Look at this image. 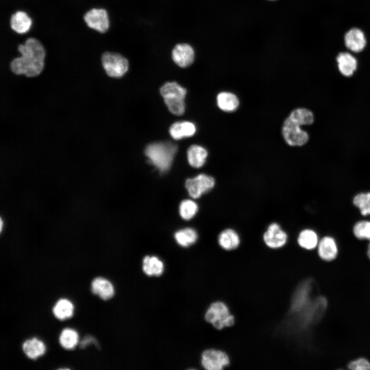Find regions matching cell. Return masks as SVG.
Listing matches in <instances>:
<instances>
[{"mask_svg":"<svg viewBox=\"0 0 370 370\" xmlns=\"http://www.w3.org/2000/svg\"><path fill=\"white\" fill-rule=\"evenodd\" d=\"M17 50L21 56L11 62L12 72L28 77L38 76L44 68L45 58V50L41 42L34 38H29L18 45Z\"/></svg>","mask_w":370,"mask_h":370,"instance_id":"6da1fadb","label":"cell"},{"mask_svg":"<svg viewBox=\"0 0 370 370\" xmlns=\"http://www.w3.org/2000/svg\"><path fill=\"white\" fill-rule=\"evenodd\" d=\"M312 112L305 108H298L289 114L284 122L282 135L286 142L290 146H302L309 139L308 133L301 126L310 125L314 121Z\"/></svg>","mask_w":370,"mask_h":370,"instance_id":"7a4b0ae2","label":"cell"},{"mask_svg":"<svg viewBox=\"0 0 370 370\" xmlns=\"http://www.w3.org/2000/svg\"><path fill=\"white\" fill-rule=\"evenodd\" d=\"M177 151L176 144L170 142H155L149 144L145 154L150 162L161 173L168 171Z\"/></svg>","mask_w":370,"mask_h":370,"instance_id":"3957f363","label":"cell"},{"mask_svg":"<svg viewBox=\"0 0 370 370\" xmlns=\"http://www.w3.org/2000/svg\"><path fill=\"white\" fill-rule=\"evenodd\" d=\"M205 319L218 330L231 327L235 322V317L229 306L221 301H214L210 304L206 310Z\"/></svg>","mask_w":370,"mask_h":370,"instance_id":"277c9868","label":"cell"},{"mask_svg":"<svg viewBox=\"0 0 370 370\" xmlns=\"http://www.w3.org/2000/svg\"><path fill=\"white\" fill-rule=\"evenodd\" d=\"M101 62L106 73L110 77H121L128 68L127 60L117 53L104 52L101 57Z\"/></svg>","mask_w":370,"mask_h":370,"instance_id":"5b68a950","label":"cell"},{"mask_svg":"<svg viewBox=\"0 0 370 370\" xmlns=\"http://www.w3.org/2000/svg\"><path fill=\"white\" fill-rule=\"evenodd\" d=\"M230 363V358L228 354L220 349H207L201 354V365L207 370L228 369Z\"/></svg>","mask_w":370,"mask_h":370,"instance_id":"8992f818","label":"cell"},{"mask_svg":"<svg viewBox=\"0 0 370 370\" xmlns=\"http://www.w3.org/2000/svg\"><path fill=\"white\" fill-rule=\"evenodd\" d=\"M214 178L205 174H200L192 178H188L185 187L190 196L198 198L203 194L210 192L214 187Z\"/></svg>","mask_w":370,"mask_h":370,"instance_id":"52a82bcc","label":"cell"},{"mask_svg":"<svg viewBox=\"0 0 370 370\" xmlns=\"http://www.w3.org/2000/svg\"><path fill=\"white\" fill-rule=\"evenodd\" d=\"M87 26L100 33H105L109 27L108 15L106 10L103 8H92L83 16Z\"/></svg>","mask_w":370,"mask_h":370,"instance_id":"ba28073f","label":"cell"},{"mask_svg":"<svg viewBox=\"0 0 370 370\" xmlns=\"http://www.w3.org/2000/svg\"><path fill=\"white\" fill-rule=\"evenodd\" d=\"M263 240L268 248L278 249L284 247L288 240L286 232L277 223H271L263 234Z\"/></svg>","mask_w":370,"mask_h":370,"instance_id":"9c48e42d","label":"cell"},{"mask_svg":"<svg viewBox=\"0 0 370 370\" xmlns=\"http://www.w3.org/2000/svg\"><path fill=\"white\" fill-rule=\"evenodd\" d=\"M174 62L181 67L190 66L194 59V51L191 45L186 43L176 45L172 50Z\"/></svg>","mask_w":370,"mask_h":370,"instance_id":"30bf717a","label":"cell"},{"mask_svg":"<svg viewBox=\"0 0 370 370\" xmlns=\"http://www.w3.org/2000/svg\"><path fill=\"white\" fill-rule=\"evenodd\" d=\"M346 47L354 52L362 51L366 46V40L363 32L357 28L348 31L344 36Z\"/></svg>","mask_w":370,"mask_h":370,"instance_id":"8fae6325","label":"cell"},{"mask_svg":"<svg viewBox=\"0 0 370 370\" xmlns=\"http://www.w3.org/2000/svg\"><path fill=\"white\" fill-rule=\"evenodd\" d=\"M91 292L103 300L111 299L115 294V288L108 280L103 277H96L91 283Z\"/></svg>","mask_w":370,"mask_h":370,"instance_id":"7c38bea8","label":"cell"},{"mask_svg":"<svg viewBox=\"0 0 370 370\" xmlns=\"http://www.w3.org/2000/svg\"><path fill=\"white\" fill-rule=\"evenodd\" d=\"M336 60L339 71L344 77L352 76L357 69V60L349 52L339 53L336 58Z\"/></svg>","mask_w":370,"mask_h":370,"instance_id":"4fadbf2b","label":"cell"},{"mask_svg":"<svg viewBox=\"0 0 370 370\" xmlns=\"http://www.w3.org/2000/svg\"><path fill=\"white\" fill-rule=\"evenodd\" d=\"M218 243L223 250L233 251L239 247L240 238L239 234L235 230L227 228L219 234Z\"/></svg>","mask_w":370,"mask_h":370,"instance_id":"5bb4252c","label":"cell"},{"mask_svg":"<svg viewBox=\"0 0 370 370\" xmlns=\"http://www.w3.org/2000/svg\"><path fill=\"white\" fill-rule=\"evenodd\" d=\"M32 25V20L23 11H17L12 14L10 19V26L12 30L18 34L27 32Z\"/></svg>","mask_w":370,"mask_h":370,"instance_id":"9a60e30c","label":"cell"},{"mask_svg":"<svg viewBox=\"0 0 370 370\" xmlns=\"http://www.w3.org/2000/svg\"><path fill=\"white\" fill-rule=\"evenodd\" d=\"M318 252L323 260L330 261L334 260L338 254V248L335 239L329 236L323 237L318 243Z\"/></svg>","mask_w":370,"mask_h":370,"instance_id":"2e32d148","label":"cell"},{"mask_svg":"<svg viewBox=\"0 0 370 370\" xmlns=\"http://www.w3.org/2000/svg\"><path fill=\"white\" fill-rule=\"evenodd\" d=\"M160 93L164 101L184 100L187 90L176 82H168L161 87Z\"/></svg>","mask_w":370,"mask_h":370,"instance_id":"e0dca14e","label":"cell"},{"mask_svg":"<svg viewBox=\"0 0 370 370\" xmlns=\"http://www.w3.org/2000/svg\"><path fill=\"white\" fill-rule=\"evenodd\" d=\"M22 350L28 358L35 360L45 354L46 347L41 340L36 338H32L23 342Z\"/></svg>","mask_w":370,"mask_h":370,"instance_id":"ac0fdd59","label":"cell"},{"mask_svg":"<svg viewBox=\"0 0 370 370\" xmlns=\"http://www.w3.org/2000/svg\"><path fill=\"white\" fill-rule=\"evenodd\" d=\"M163 263L156 256H145L142 261V270L148 276H158L164 271Z\"/></svg>","mask_w":370,"mask_h":370,"instance_id":"d6986e66","label":"cell"},{"mask_svg":"<svg viewBox=\"0 0 370 370\" xmlns=\"http://www.w3.org/2000/svg\"><path fill=\"white\" fill-rule=\"evenodd\" d=\"M207 156V151L198 145L190 146L187 151L188 162L190 165L194 168H199L202 166L206 162Z\"/></svg>","mask_w":370,"mask_h":370,"instance_id":"ffe728a7","label":"cell"},{"mask_svg":"<svg viewBox=\"0 0 370 370\" xmlns=\"http://www.w3.org/2000/svg\"><path fill=\"white\" fill-rule=\"evenodd\" d=\"M196 128L194 124L190 122H177L173 124L169 132L175 139H180L184 137L192 136L194 134Z\"/></svg>","mask_w":370,"mask_h":370,"instance_id":"44dd1931","label":"cell"},{"mask_svg":"<svg viewBox=\"0 0 370 370\" xmlns=\"http://www.w3.org/2000/svg\"><path fill=\"white\" fill-rule=\"evenodd\" d=\"M217 104L222 110L231 112L235 110L239 105V100L237 96L230 92L223 91L218 94Z\"/></svg>","mask_w":370,"mask_h":370,"instance_id":"7402d4cb","label":"cell"},{"mask_svg":"<svg viewBox=\"0 0 370 370\" xmlns=\"http://www.w3.org/2000/svg\"><path fill=\"white\" fill-rule=\"evenodd\" d=\"M73 310V304L66 299L59 300L52 308L54 317L60 320H64L72 317Z\"/></svg>","mask_w":370,"mask_h":370,"instance_id":"603a6c76","label":"cell"},{"mask_svg":"<svg viewBox=\"0 0 370 370\" xmlns=\"http://www.w3.org/2000/svg\"><path fill=\"white\" fill-rule=\"evenodd\" d=\"M297 242L301 248L308 250L314 249L319 243L317 233L313 230L308 229L300 232Z\"/></svg>","mask_w":370,"mask_h":370,"instance_id":"cb8c5ba5","label":"cell"},{"mask_svg":"<svg viewBox=\"0 0 370 370\" xmlns=\"http://www.w3.org/2000/svg\"><path fill=\"white\" fill-rule=\"evenodd\" d=\"M174 237L180 246L188 247L196 242L198 235L194 229L186 228L177 231L174 234Z\"/></svg>","mask_w":370,"mask_h":370,"instance_id":"d4e9b609","label":"cell"},{"mask_svg":"<svg viewBox=\"0 0 370 370\" xmlns=\"http://www.w3.org/2000/svg\"><path fill=\"white\" fill-rule=\"evenodd\" d=\"M78 341L77 332L71 328L63 329L59 336V343L66 349H73L78 344Z\"/></svg>","mask_w":370,"mask_h":370,"instance_id":"484cf974","label":"cell"},{"mask_svg":"<svg viewBox=\"0 0 370 370\" xmlns=\"http://www.w3.org/2000/svg\"><path fill=\"white\" fill-rule=\"evenodd\" d=\"M198 209L197 204L191 199L182 201L179 207L180 216L185 220H189L197 213Z\"/></svg>","mask_w":370,"mask_h":370,"instance_id":"4316f807","label":"cell"},{"mask_svg":"<svg viewBox=\"0 0 370 370\" xmlns=\"http://www.w3.org/2000/svg\"><path fill=\"white\" fill-rule=\"evenodd\" d=\"M353 203L359 209L362 215L370 214V192L357 194L354 198Z\"/></svg>","mask_w":370,"mask_h":370,"instance_id":"83f0119b","label":"cell"},{"mask_svg":"<svg viewBox=\"0 0 370 370\" xmlns=\"http://www.w3.org/2000/svg\"><path fill=\"white\" fill-rule=\"evenodd\" d=\"M353 232L359 239L370 240V221L361 220L358 221L354 227Z\"/></svg>","mask_w":370,"mask_h":370,"instance_id":"f1b7e54d","label":"cell"},{"mask_svg":"<svg viewBox=\"0 0 370 370\" xmlns=\"http://www.w3.org/2000/svg\"><path fill=\"white\" fill-rule=\"evenodd\" d=\"M348 367L352 370H368L370 369V362L367 359L361 358L350 362Z\"/></svg>","mask_w":370,"mask_h":370,"instance_id":"f546056e","label":"cell"},{"mask_svg":"<svg viewBox=\"0 0 370 370\" xmlns=\"http://www.w3.org/2000/svg\"><path fill=\"white\" fill-rule=\"evenodd\" d=\"M367 255L370 259V243H369L368 249H367Z\"/></svg>","mask_w":370,"mask_h":370,"instance_id":"4dcf8cb0","label":"cell"}]
</instances>
